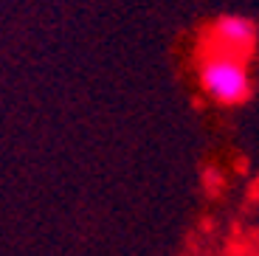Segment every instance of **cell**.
Returning a JSON list of instances; mask_svg holds the SVG:
<instances>
[{
    "label": "cell",
    "mask_w": 259,
    "mask_h": 256,
    "mask_svg": "<svg viewBox=\"0 0 259 256\" xmlns=\"http://www.w3.org/2000/svg\"><path fill=\"white\" fill-rule=\"evenodd\" d=\"M214 37L220 42V48L226 54L234 51H248L253 42H256V26H253L248 17L240 14H226L214 23Z\"/></svg>",
    "instance_id": "2"
},
{
    "label": "cell",
    "mask_w": 259,
    "mask_h": 256,
    "mask_svg": "<svg viewBox=\"0 0 259 256\" xmlns=\"http://www.w3.org/2000/svg\"><path fill=\"white\" fill-rule=\"evenodd\" d=\"M200 88L208 99L220 104H240L251 96V79L245 62L234 54H211L200 65Z\"/></svg>",
    "instance_id": "1"
}]
</instances>
